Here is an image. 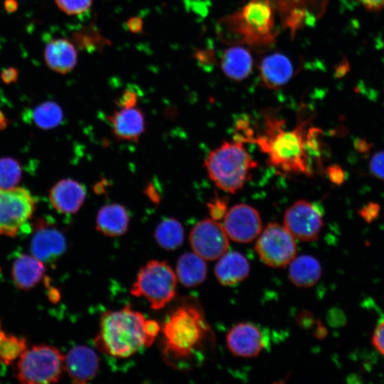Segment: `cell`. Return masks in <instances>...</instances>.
<instances>
[{
	"label": "cell",
	"mask_w": 384,
	"mask_h": 384,
	"mask_svg": "<svg viewBox=\"0 0 384 384\" xmlns=\"http://www.w3.org/2000/svg\"><path fill=\"white\" fill-rule=\"evenodd\" d=\"M18 78V70L14 67L4 68L1 73V78L6 84L14 83Z\"/></svg>",
	"instance_id": "obj_37"
},
{
	"label": "cell",
	"mask_w": 384,
	"mask_h": 384,
	"mask_svg": "<svg viewBox=\"0 0 384 384\" xmlns=\"http://www.w3.org/2000/svg\"><path fill=\"white\" fill-rule=\"evenodd\" d=\"M107 119L119 140L137 142L146 129L145 115L137 106L119 108Z\"/></svg>",
	"instance_id": "obj_16"
},
{
	"label": "cell",
	"mask_w": 384,
	"mask_h": 384,
	"mask_svg": "<svg viewBox=\"0 0 384 384\" xmlns=\"http://www.w3.org/2000/svg\"><path fill=\"white\" fill-rule=\"evenodd\" d=\"M252 65L251 54L242 47L226 49L220 61L221 68L225 75L235 81H240L248 77L252 71Z\"/></svg>",
	"instance_id": "obj_23"
},
{
	"label": "cell",
	"mask_w": 384,
	"mask_h": 384,
	"mask_svg": "<svg viewBox=\"0 0 384 384\" xmlns=\"http://www.w3.org/2000/svg\"><path fill=\"white\" fill-rule=\"evenodd\" d=\"M231 19L233 27L245 36L248 43L265 46L273 41V10L267 1H252Z\"/></svg>",
	"instance_id": "obj_7"
},
{
	"label": "cell",
	"mask_w": 384,
	"mask_h": 384,
	"mask_svg": "<svg viewBox=\"0 0 384 384\" xmlns=\"http://www.w3.org/2000/svg\"><path fill=\"white\" fill-rule=\"evenodd\" d=\"M370 170L375 177L384 179V151H378L372 156Z\"/></svg>",
	"instance_id": "obj_33"
},
{
	"label": "cell",
	"mask_w": 384,
	"mask_h": 384,
	"mask_svg": "<svg viewBox=\"0 0 384 384\" xmlns=\"http://www.w3.org/2000/svg\"><path fill=\"white\" fill-rule=\"evenodd\" d=\"M93 0H55L58 8L63 13L70 15H80L87 11Z\"/></svg>",
	"instance_id": "obj_31"
},
{
	"label": "cell",
	"mask_w": 384,
	"mask_h": 384,
	"mask_svg": "<svg viewBox=\"0 0 384 384\" xmlns=\"http://www.w3.org/2000/svg\"><path fill=\"white\" fill-rule=\"evenodd\" d=\"M324 225L321 213L309 201L299 200L285 211L284 226L295 238L312 241L318 238Z\"/></svg>",
	"instance_id": "obj_11"
},
{
	"label": "cell",
	"mask_w": 384,
	"mask_h": 384,
	"mask_svg": "<svg viewBox=\"0 0 384 384\" xmlns=\"http://www.w3.org/2000/svg\"><path fill=\"white\" fill-rule=\"evenodd\" d=\"M138 97L137 91L131 88H127L119 96L117 101V105L119 108L137 106Z\"/></svg>",
	"instance_id": "obj_34"
},
{
	"label": "cell",
	"mask_w": 384,
	"mask_h": 384,
	"mask_svg": "<svg viewBox=\"0 0 384 384\" xmlns=\"http://www.w3.org/2000/svg\"><path fill=\"white\" fill-rule=\"evenodd\" d=\"M7 119L4 114L0 110V129L6 128Z\"/></svg>",
	"instance_id": "obj_42"
},
{
	"label": "cell",
	"mask_w": 384,
	"mask_h": 384,
	"mask_svg": "<svg viewBox=\"0 0 384 384\" xmlns=\"http://www.w3.org/2000/svg\"><path fill=\"white\" fill-rule=\"evenodd\" d=\"M205 166L210 178L220 189L233 193L245 185L256 167L243 142H224L206 158Z\"/></svg>",
	"instance_id": "obj_4"
},
{
	"label": "cell",
	"mask_w": 384,
	"mask_h": 384,
	"mask_svg": "<svg viewBox=\"0 0 384 384\" xmlns=\"http://www.w3.org/2000/svg\"><path fill=\"white\" fill-rule=\"evenodd\" d=\"M161 331L163 358L168 365L181 370L192 366L213 340L203 311L193 300L178 305Z\"/></svg>",
	"instance_id": "obj_1"
},
{
	"label": "cell",
	"mask_w": 384,
	"mask_h": 384,
	"mask_svg": "<svg viewBox=\"0 0 384 384\" xmlns=\"http://www.w3.org/2000/svg\"><path fill=\"white\" fill-rule=\"evenodd\" d=\"M36 203L26 188H0V235L16 236L31 218Z\"/></svg>",
	"instance_id": "obj_8"
},
{
	"label": "cell",
	"mask_w": 384,
	"mask_h": 384,
	"mask_svg": "<svg viewBox=\"0 0 384 384\" xmlns=\"http://www.w3.org/2000/svg\"><path fill=\"white\" fill-rule=\"evenodd\" d=\"M371 342L375 349L384 356V321L376 326Z\"/></svg>",
	"instance_id": "obj_35"
},
{
	"label": "cell",
	"mask_w": 384,
	"mask_h": 384,
	"mask_svg": "<svg viewBox=\"0 0 384 384\" xmlns=\"http://www.w3.org/2000/svg\"><path fill=\"white\" fill-rule=\"evenodd\" d=\"M73 41L75 46L89 52L102 48L108 43L91 25L73 33Z\"/></svg>",
	"instance_id": "obj_28"
},
{
	"label": "cell",
	"mask_w": 384,
	"mask_h": 384,
	"mask_svg": "<svg viewBox=\"0 0 384 384\" xmlns=\"http://www.w3.org/2000/svg\"><path fill=\"white\" fill-rule=\"evenodd\" d=\"M145 321L143 314L130 305L104 312L95 338L96 348L113 357L127 358L149 347L154 341L146 333Z\"/></svg>",
	"instance_id": "obj_3"
},
{
	"label": "cell",
	"mask_w": 384,
	"mask_h": 384,
	"mask_svg": "<svg viewBox=\"0 0 384 384\" xmlns=\"http://www.w3.org/2000/svg\"><path fill=\"white\" fill-rule=\"evenodd\" d=\"M4 7L7 12L13 13L18 9V2L16 0H5Z\"/></svg>",
	"instance_id": "obj_41"
},
{
	"label": "cell",
	"mask_w": 384,
	"mask_h": 384,
	"mask_svg": "<svg viewBox=\"0 0 384 384\" xmlns=\"http://www.w3.org/2000/svg\"><path fill=\"white\" fill-rule=\"evenodd\" d=\"M378 213V208H375V205L374 204H369L368 207L361 210V215L368 223L375 218Z\"/></svg>",
	"instance_id": "obj_40"
},
{
	"label": "cell",
	"mask_w": 384,
	"mask_h": 384,
	"mask_svg": "<svg viewBox=\"0 0 384 384\" xmlns=\"http://www.w3.org/2000/svg\"><path fill=\"white\" fill-rule=\"evenodd\" d=\"M321 276V265L312 256L301 255L294 257L289 263V279L298 287H311L316 284Z\"/></svg>",
	"instance_id": "obj_25"
},
{
	"label": "cell",
	"mask_w": 384,
	"mask_h": 384,
	"mask_svg": "<svg viewBox=\"0 0 384 384\" xmlns=\"http://www.w3.org/2000/svg\"><path fill=\"white\" fill-rule=\"evenodd\" d=\"M326 174L329 179L336 184H341L344 180V174L341 167L333 165L326 169Z\"/></svg>",
	"instance_id": "obj_36"
},
{
	"label": "cell",
	"mask_w": 384,
	"mask_h": 384,
	"mask_svg": "<svg viewBox=\"0 0 384 384\" xmlns=\"http://www.w3.org/2000/svg\"><path fill=\"white\" fill-rule=\"evenodd\" d=\"M223 228L232 240L247 243L257 238L262 230L258 211L252 206L240 203L232 207L224 216Z\"/></svg>",
	"instance_id": "obj_12"
},
{
	"label": "cell",
	"mask_w": 384,
	"mask_h": 384,
	"mask_svg": "<svg viewBox=\"0 0 384 384\" xmlns=\"http://www.w3.org/2000/svg\"><path fill=\"white\" fill-rule=\"evenodd\" d=\"M127 26L132 33H140L143 29V21L137 16L132 17L127 21Z\"/></svg>",
	"instance_id": "obj_39"
},
{
	"label": "cell",
	"mask_w": 384,
	"mask_h": 384,
	"mask_svg": "<svg viewBox=\"0 0 384 384\" xmlns=\"http://www.w3.org/2000/svg\"><path fill=\"white\" fill-rule=\"evenodd\" d=\"M214 273L223 285L230 286L244 280L250 273L247 258L236 251L226 252L218 258Z\"/></svg>",
	"instance_id": "obj_20"
},
{
	"label": "cell",
	"mask_w": 384,
	"mask_h": 384,
	"mask_svg": "<svg viewBox=\"0 0 384 384\" xmlns=\"http://www.w3.org/2000/svg\"><path fill=\"white\" fill-rule=\"evenodd\" d=\"M64 360L65 356L54 346H33L19 356L17 378L27 384L55 383L64 370Z\"/></svg>",
	"instance_id": "obj_6"
},
{
	"label": "cell",
	"mask_w": 384,
	"mask_h": 384,
	"mask_svg": "<svg viewBox=\"0 0 384 384\" xmlns=\"http://www.w3.org/2000/svg\"><path fill=\"white\" fill-rule=\"evenodd\" d=\"M154 238L161 247L167 250H176L183 242L184 230L178 220L166 218L156 226Z\"/></svg>",
	"instance_id": "obj_26"
},
{
	"label": "cell",
	"mask_w": 384,
	"mask_h": 384,
	"mask_svg": "<svg viewBox=\"0 0 384 384\" xmlns=\"http://www.w3.org/2000/svg\"><path fill=\"white\" fill-rule=\"evenodd\" d=\"M99 358L91 348L80 345L72 348L65 356L64 370L75 383H86L94 378Z\"/></svg>",
	"instance_id": "obj_14"
},
{
	"label": "cell",
	"mask_w": 384,
	"mask_h": 384,
	"mask_svg": "<svg viewBox=\"0 0 384 384\" xmlns=\"http://www.w3.org/2000/svg\"><path fill=\"white\" fill-rule=\"evenodd\" d=\"M259 70L263 84L270 89H278L284 85L294 74L293 65L289 59L279 53L263 58Z\"/></svg>",
	"instance_id": "obj_19"
},
{
	"label": "cell",
	"mask_w": 384,
	"mask_h": 384,
	"mask_svg": "<svg viewBox=\"0 0 384 384\" xmlns=\"http://www.w3.org/2000/svg\"><path fill=\"white\" fill-rule=\"evenodd\" d=\"M176 277L186 287H195L204 282L207 265L202 257L195 252H186L176 263Z\"/></svg>",
	"instance_id": "obj_24"
},
{
	"label": "cell",
	"mask_w": 384,
	"mask_h": 384,
	"mask_svg": "<svg viewBox=\"0 0 384 384\" xmlns=\"http://www.w3.org/2000/svg\"><path fill=\"white\" fill-rule=\"evenodd\" d=\"M86 190L82 184L71 178L58 181L49 191L48 198L52 207L63 214H74L82 206Z\"/></svg>",
	"instance_id": "obj_17"
},
{
	"label": "cell",
	"mask_w": 384,
	"mask_h": 384,
	"mask_svg": "<svg viewBox=\"0 0 384 384\" xmlns=\"http://www.w3.org/2000/svg\"><path fill=\"white\" fill-rule=\"evenodd\" d=\"M226 342L233 355L243 358L257 356L265 346L261 331L250 323H240L232 327Z\"/></svg>",
	"instance_id": "obj_13"
},
{
	"label": "cell",
	"mask_w": 384,
	"mask_h": 384,
	"mask_svg": "<svg viewBox=\"0 0 384 384\" xmlns=\"http://www.w3.org/2000/svg\"><path fill=\"white\" fill-rule=\"evenodd\" d=\"M305 122H302L292 130L283 128L284 121L266 116L264 134L253 138L261 150L267 154L268 162L281 172L286 174H312L310 153L319 149L316 137L319 130L311 129L307 134Z\"/></svg>",
	"instance_id": "obj_2"
},
{
	"label": "cell",
	"mask_w": 384,
	"mask_h": 384,
	"mask_svg": "<svg viewBox=\"0 0 384 384\" xmlns=\"http://www.w3.org/2000/svg\"><path fill=\"white\" fill-rule=\"evenodd\" d=\"M177 277L164 261L150 260L139 271L131 294L142 297L153 309L164 308L176 296Z\"/></svg>",
	"instance_id": "obj_5"
},
{
	"label": "cell",
	"mask_w": 384,
	"mask_h": 384,
	"mask_svg": "<svg viewBox=\"0 0 384 384\" xmlns=\"http://www.w3.org/2000/svg\"><path fill=\"white\" fill-rule=\"evenodd\" d=\"M22 169L19 162L11 157L0 158V188H11L21 180Z\"/></svg>",
	"instance_id": "obj_29"
},
{
	"label": "cell",
	"mask_w": 384,
	"mask_h": 384,
	"mask_svg": "<svg viewBox=\"0 0 384 384\" xmlns=\"http://www.w3.org/2000/svg\"><path fill=\"white\" fill-rule=\"evenodd\" d=\"M26 349V340L13 335H6L0 341V361L9 364Z\"/></svg>",
	"instance_id": "obj_30"
},
{
	"label": "cell",
	"mask_w": 384,
	"mask_h": 384,
	"mask_svg": "<svg viewBox=\"0 0 384 384\" xmlns=\"http://www.w3.org/2000/svg\"><path fill=\"white\" fill-rule=\"evenodd\" d=\"M371 11H378L384 9V0H354Z\"/></svg>",
	"instance_id": "obj_38"
},
{
	"label": "cell",
	"mask_w": 384,
	"mask_h": 384,
	"mask_svg": "<svg viewBox=\"0 0 384 384\" xmlns=\"http://www.w3.org/2000/svg\"><path fill=\"white\" fill-rule=\"evenodd\" d=\"M34 124L39 128L50 129L60 124L63 112L60 106L53 101H46L36 106L31 113Z\"/></svg>",
	"instance_id": "obj_27"
},
{
	"label": "cell",
	"mask_w": 384,
	"mask_h": 384,
	"mask_svg": "<svg viewBox=\"0 0 384 384\" xmlns=\"http://www.w3.org/2000/svg\"><path fill=\"white\" fill-rule=\"evenodd\" d=\"M255 250L261 260L272 267H284L295 257V238L284 225L269 223L258 238Z\"/></svg>",
	"instance_id": "obj_9"
},
{
	"label": "cell",
	"mask_w": 384,
	"mask_h": 384,
	"mask_svg": "<svg viewBox=\"0 0 384 384\" xmlns=\"http://www.w3.org/2000/svg\"><path fill=\"white\" fill-rule=\"evenodd\" d=\"M208 208L212 219L220 220L225 216L228 211L227 201L223 198H215L208 203Z\"/></svg>",
	"instance_id": "obj_32"
},
{
	"label": "cell",
	"mask_w": 384,
	"mask_h": 384,
	"mask_svg": "<svg viewBox=\"0 0 384 384\" xmlns=\"http://www.w3.org/2000/svg\"><path fill=\"white\" fill-rule=\"evenodd\" d=\"M129 216L124 206L111 203L102 206L96 218V228L103 235L119 237L124 235L129 226Z\"/></svg>",
	"instance_id": "obj_21"
},
{
	"label": "cell",
	"mask_w": 384,
	"mask_h": 384,
	"mask_svg": "<svg viewBox=\"0 0 384 384\" xmlns=\"http://www.w3.org/2000/svg\"><path fill=\"white\" fill-rule=\"evenodd\" d=\"M45 272L43 262L31 255H21L14 262L11 275L16 286L27 290L31 289L42 278Z\"/></svg>",
	"instance_id": "obj_22"
},
{
	"label": "cell",
	"mask_w": 384,
	"mask_h": 384,
	"mask_svg": "<svg viewBox=\"0 0 384 384\" xmlns=\"http://www.w3.org/2000/svg\"><path fill=\"white\" fill-rule=\"evenodd\" d=\"M32 237L31 255L43 262L60 256L66 249V240L61 231L51 225L39 222Z\"/></svg>",
	"instance_id": "obj_15"
},
{
	"label": "cell",
	"mask_w": 384,
	"mask_h": 384,
	"mask_svg": "<svg viewBox=\"0 0 384 384\" xmlns=\"http://www.w3.org/2000/svg\"><path fill=\"white\" fill-rule=\"evenodd\" d=\"M43 55L47 66L60 74L72 71L78 60L76 46L68 39L63 38L49 41L45 47Z\"/></svg>",
	"instance_id": "obj_18"
},
{
	"label": "cell",
	"mask_w": 384,
	"mask_h": 384,
	"mask_svg": "<svg viewBox=\"0 0 384 384\" xmlns=\"http://www.w3.org/2000/svg\"><path fill=\"white\" fill-rule=\"evenodd\" d=\"M191 248L205 260H215L227 252L228 237L223 225L206 218L198 222L189 235Z\"/></svg>",
	"instance_id": "obj_10"
}]
</instances>
